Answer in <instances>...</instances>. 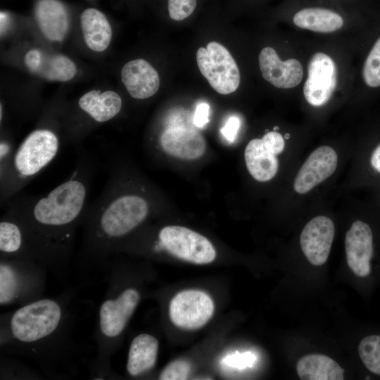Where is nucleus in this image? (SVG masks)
<instances>
[{
	"label": "nucleus",
	"mask_w": 380,
	"mask_h": 380,
	"mask_svg": "<svg viewBox=\"0 0 380 380\" xmlns=\"http://www.w3.org/2000/svg\"><path fill=\"white\" fill-rule=\"evenodd\" d=\"M87 184L82 174L58 185L41 198H17L8 211L21 223L26 233L51 246L65 241L67 234L82 218L87 198Z\"/></svg>",
	"instance_id": "1"
},
{
	"label": "nucleus",
	"mask_w": 380,
	"mask_h": 380,
	"mask_svg": "<svg viewBox=\"0 0 380 380\" xmlns=\"http://www.w3.org/2000/svg\"><path fill=\"white\" fill-rule=\"evenodd\" d=\"M114 178H108L99 198L84 212L90 241L96 247L110 249L147 217V200L136 194L122 193Z\"/></svg>",
	"instance_id": "2"
},
{
	"label": "nucleus",
	"mask_w": 380,
	"mask_h": 380,
	"mask_svg": "<svg viewBox=\"0 0 380 380\" xmlns=\"http://www.w3.org/2000/svg\"><path fill=\"white\" fill-rule=\"evenodd\" d=\"M59 146L58 136L50 129H37L29 134L1 172V196L10 198L38 175L55 158Z\"/></svg>",
	"instance_id": "3"
},
{
	"label": "nucleus",
	"mask_w": 380,
	"mask_h": 380,
	"mask_svg": "<svg viewBox=\"0 0 380 380\" xmlns=\"http://www.w3.org/2000/svg\"><path fill=\"white\" fill-rule=\"evenodd\" d=\"M61 318V309L56 301L39 300L15 312L11 321V331L20 341L34 342L53 333Z\"/></svg>",
	"instance_id": "4"
},
{
	"label": "nucleus",
	"mask_w": 380,
	"mask_h": 380,
	"mask_svg": "<svg viewBox=\"0 0 380 380\" xmlns=\"http://www.w3.org/2000/svg\"><path fill=\"white\" fill-rule=\"evenodd\" d=\"M200 72L212 88L220 94L235 91L240 84V72L234 58L221 44L210 42L196 51Z\"/></svg>",
	"instance_id": "5"
},
{
	"label": "nucleus",
	"mask_w": 380,
	"mask_h": 380,
	"mask_svg": "<svg viewBox=\"0 0 380 380\" xmlns=\"http://www.w3.org/2000/svg\"><path fill=\"white\" fill-rule=\"evenodd\" d=\"M156 249L163 248L181 260L194 264L212 262L216 251L211 242L199 233L184 227L170 225L160 229Z\"/></svg>",
	"instance_id": "6"
},
{
	"label": "nucleus",
	"mask_w": 380,
	"mask_h": 380,
	"mask_svg": "<svg viewBox=\"0 0 380 380\" xmlns=\"http://www.w3.org/2000/svg\"><path fill=\"white\" fill-rule=\"evenodd\" d=\"M214 308L212 298L205 292L185 290L170 300L169 316L177 327L193 330L203 327L210 319Z\"/></svg>",
	"instance_id": "7"
},
{
	"label": "nucleus",
	"mask_w": 380,
	"mask_h": 380,
	"mask_svg": "<svg viewBox=\"0 0 380 380\" xmlns=\"http://www.w3.org/2000/svg\"><path fill=\"white\" fill-rule=\"evenodd\" d=\"M337 84V68L334 60L322 52L314 53L308 65V77L303 87L307 102L312 106L325 105Z\"/></svg>",
	"instance_id": "8"
},
{
	"label": "nucleus",
	"mask_w": 380,
	"mask_h": 380,
	"mask_svg": "<svg viewBox=\"0 0 380 380\" xmlns=\"http://www.w3.org/2000/svg\"><path fill=\"white\" fill-rule=\"evenodd\" d=\"M334 235V224L327 216H317L305 224L300 234V245L312 265L320 266L327 262Z\"/></svg>",
	"instance_id": "9"
},
{
	"label": "nucleus",
	"mask_w": 380,
	"mask_h": 380,
	"mask_svg": "<svg viewBox=\"0 0 380 380\" xmlns=\"http://www.w3.org/2000/svg\"><path fill=\"white\" fill-rule=\"evenodd\" d=\"M337 163V153L333 148L326 145L317 148L298 170L293 184L294 191L300 194L310 191L335 172Z\"/></svg>",
	"instance_id": "10"
},
{
	"label": "nucleus",
	"mask_w": 380,
	"mask_h": 380,
	"mask_svg": "<svg viewBox=\"0 0 380 380\" xmlns=\"http://www.w3.org/2000/svg\"><path fill=\"white\" fill-rule=\"evenodd\" d=\"M139 300V293L133 288H129L115 299L105 300L99 310V325L102 334L108 338L119 336L125 328Z\"/></svg>",
	"instance_id": "11"
},
{
	"label": "nucleus",
	"mask_w": 380,
	"mask_h": 380,
	"mask_svg": "<svg viewBox=\"0 0 380 380\" xmlns=\"http://www.w3.org/2000/svg\"><path fill=\"white\" fill-rule=\"evenodd\" d=\"M345 249L348 267L357 277L370 274L373 253V235L370 227L361 220L355 221L347 231Z\"/></svg>",
	"instance_id": "12"
},
{
	"label": "nucleus",
	"mask_w": 380,
	"mask_h": 380,
	"mask_svg": "<svg viewBox=\"0 0 380 380\" xmlns=\"http://www.w3.org/2000/svg\"><path fill=\"white\" fill-rule=\"evenodd\" d=\"M162 149L176 158L192 160L202 156L205 141L195 129L186 125H170L159 139Z\"/></svg>",
	"instance_id": "13"
},
{
	"label": "nucleus",
	"mask_w": 380,
	"mask_h": 380,
	"mask_svg": "<svg viewBox=\"0 0 380 380\" xmlns=\"http://www.w3.org/2000/svg\"><path fill=\"white\" fill-rule=\"evenodd\" d=\"M258 61L263 78L275 87L290 89L302 81L303 69L301 63L295 58L282 61L272 47L263 48Z\"/></svg>",
	"instance_id": "14"
},
{
	"label": "nucleus",
	"mask_w": 380,
	"mask_h": 380,
	"mask_svg": "<svg viewBox=\"0 0 380 380\" xmlns=\"http://www.w3.org/2000/svg\"><path fill=\"white\" fill-rule=\"evenodd\" d=\"M121 80L130 96L137 99L152 96L160 87L157 71L141 58L130 61L122 67Z\"/></svg>",
	"instance_id": "15"
},
{
	"label": "nucleus",
	"mask_w": 380,
	"mask_h": 380,
	"mask_svg": "<svg viewBox=\"0 0 380 380\" xmlns=\"http://www.w3.org/2000/svg\"><path fill=\"white\" fill-rule=\"evenodd\" d=\"M29 70L50 81L66 82L76 74L75 63L63 55H46L39 49L30 50L25 56Z\"/></svg>",
	"instance_id": "16"
},
{
	"label": "nucleus",
	"mask_w": 380,
	"mask_h": 380,
	"mask_svg": "<svg viewBox=\"0 0 380 380\" xmlns=\"http://www.w3.org/2000/svg\"><path fill=\"white\" fill-rule=\"evenodd\" d=\"M35 15L43 34L50 40L61 41L69 28V17L63 4L58 0H39Z\"/></svg>",
	"instance_id": "17"
},
{
	"label": "nucleus",
	"mask_w": 380,
	"mask_h": 380,
	"mask_svg": "<svg viewBox=\"0 0 380 380\" xmlns=\"http://www.w3.org/2000/svg\"><path fill=\"white\" fill-rule=\"evenodd\" d=\"M293 23L300 28L316 32L330 33L344 25L342 15L328 8L312 6L299 9L293 16Z\"/></svg>",
	"instance_id": "18"
},
{
	"label": "nucleus",
	"mask_w": 380,
	"mask_h": 380,
	"mask_svg": "<svg viewBox=\"0 0 380 380\" xmlns=\"http://www.w3.org/2000/svg\"><path fill=\"white\" fill-rule=\"evenodd\" d=\"M80 24L84 42L90 49L101 52L107 49L112 29L102 12L94 8L85 9L81 14Z\"/></svg>",
	"instance_id": "19"
},
{
	"label": "nucleus",
	"mask_w": 380,
	"mask_h": 380,
	"mask_svg": "<svg viewBox=\"0 0 380 380\" xmlns=\"http://www.w3.org/2000/svg\"><path fill=\"white\" fill-rule=\"evenodd\" d=\"M244 158L251 175L258 182H267L277 174L279 167L276 155L268 151L262 139H254L248 142Z\"/></svg>",
	"instance_id": "20"
},
{
	"label": "nucleus",
	"mask_w": 380,
	"mask_h": 380,
	"mask_svg": "<svg viewBox=\"0 0 380 380\" xmlns=\"http://www.w3.org/2000/svg\"><path fill=\"white\" fill-rule=\"evenodd\" d=\"M80 108L98 122H107L117 115L122 108V99L113 91L92 90L79 100Z\"/></svg>",
	"instance_id": "21"
},
{
	"label": "nucleus",
	"mask_w": 380,
	"mask_h": 380,
	"mask_svg": "<svg viewBox=\"0 0 380 380\" xmlns=\"http://www.w3.org/2000/svg\"><path fill=\"white\" fill-rule=\"evenodd\" d=\"M296 372L302 380H342L344 369L331 357L322 354H310L300 357Z\"/></svg>",
	"instance_id": "22"
},
{
	"label": "nucleus",
	"mask_w": 380,
	"mask_h": 380,
	"mask_svg": "<svg viewBox=\"0 0 380 380\" xmlns=\"http://www.w3.org/2000/svg\"><path fill=\"white\" fill-rule=\"evenodd\" d=\"M158 341L154 336L141 334L132 341L128 353L127 370L131 376L140 375L156 364Z\"/></svg>",
	"instance_id": "23"
},
{
	"label": "nucleus",
	"mask_w": 380,
	"mask_h": 380,
	"mask_svg": "<svg viewBox=\"0 0 380 380\" xmlns=\"http://www.w3.org/2000/svg\"><path fill=\"white\" fill-rule=\"evenodd\" d=\"M26 232L20 221L9 211L0 222V251L13 254L20 252L25 244Z\"/></svg>",
	"instance_id": "24"
},
{
	"label": "nucleus",
	"mask_w": 380,
	"mask_h": 380,
	"mask_svg": "<svg viewBox=\"0 0 380 380\" xmlns=\"http://www.w3.org/2000/svg\"><path fill=\"white\" fill-rule=\"evenodd\" d=\"M358 354L366 368L380 376V335L362 338L358 346Z\"/></svg>",
	"instance_id": "25"
},
{
	"label": "nucleus",
	"mask_w": 380,
	"mask_h": 380,
	"mask_svg": "<svg viewBox=\"0 0 380 380\" xmlns=\"http://www.w3.org/2000/svg\"><path fill=\"white\" fill-rule=\"evenodd\" d=\"M19 277L14 269L8 264L0 265V303H11L18 296L20 289Z\"/></svg>",
	"instance_id": "26"
},
{
	"label": "nucleus",
	"mask_w": 380,
	"mask_h": 380,
	"mask_svg": "<svg viewBox=\"0 0 380 380\" xmlns=\"http://www.w3.org/2000/svg\"><path fill=\"white\" fill-rule=\"evenodd\" d=\"M362 75L367 86L380 87V37L372 46L365 60Z\"/></svg>",
	"instance_id": "27"
},
{
	"label": "nucleus",
	"mask_w": 380,
	"mask_h": 380,
	"mask_svg": "<svg viewBox=\"0 0 380 380\" xmlns=\"http://www.w3.org/2000/svg\"><path fill=\"white\" fill-rule=\"evenodd\" d=\"M169 17L175 21L189 18L197 8L198 0H166Z\"/></svg>",
	"instance_id": "28"
},
{
	"label": "nucleus",
	"mask_w": 380,
	"mask_h": 380,
	"mask_svg": "<svg viewBox=\"0 0 380 380\" xmlns=\"http://www.w3.org/2000/svg\"><path fill=\"white\" fill-rule=\"evenodd\" d=\"M190 363L184 360L171 362L162 371L160 379L162 380H183L186 379L191 372Z\"/></svg>",
	"instance_id": "29"
},
{
	"label": "nucleus",
	"mask_w": 380,
	"mask_h": 380,
	"mask_svg": "<svg viewBox=\"0 0 380 380\" xmlns=\"http://www.w3.org/2000/svg\"><path fill=\"white\" fill-rule=\"evenodd\" d=\"M262 140L266 148L274 155L281 153L284 149V139L279 132H269L262 137Z\"/></svg>",
	"instance_id": "30"
},
{
	"label": "nucleus",
	"mask_w": 380,
	"mask_h": 380,
	"mask_svg": "<svg viewBox=\"0 0 380 380\" xmlns=\"http://www.w3.org/2000/svg\"><path fill=\"white\" fill-rule=\"evenodd\" d=\"M241 121L237 116H231L226 122L220 132L229 142H233L240 127Z\"/></svg>",
	"instance_id": "31"
},
{
	"label": "nucleus",
	"mask_w": 380,
	"mask_h": 380,
	"mask_svg": "<svg viewBox=\"0 0 380 380\" xmlns=\"http://www.w3.org/2000/svg\"><path fill=\"white\" fill-rule=\"evenodd\" d=\"M210 106L206 103H200L196 106L193 122L196 127L203 128L208 122Z\"/></svg>",
	"instance_id": "32"
},
{
	"label": "nucleus",
	"mask_w": 380,
	"mask_h": 380,
	"mask_svg": "<svg viewBox=\"0 0 380 380\" xmlns=\"http://www.w3.org/2000/svg\"><path fill=\"white\" fill-rule=\"evenodd\" d=\"M254 361L253 356L251 353L242 354L239 356H231L228 357L226 362L238 367H243L246 365H251Z\"/></svg>",
	"instance_id": "33"
},
{
	"label": "nucleus",
	"mask_w": 380,
	"mask_h": 380,
	"mask_svg": "<svg viewBox=\"0 0 380 380\" xmlns=\"http://www.w3.org/2000/svg\"><path fill=\"white\" fill-rule=\"evenodd\" d=\"M370 162L373 168L380 173V144L373 151Z\"/></svg>",
	"instance_id": "34"
}]
</instances>
